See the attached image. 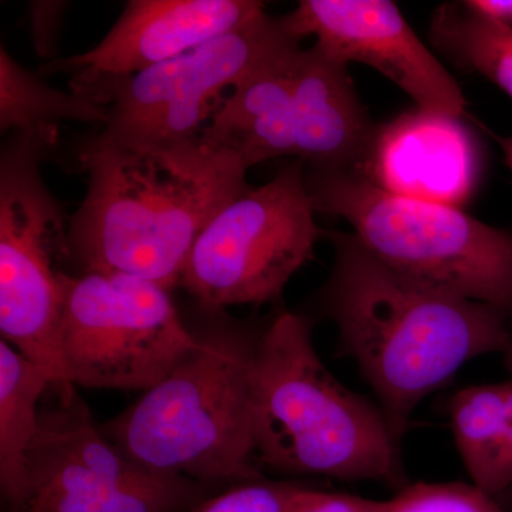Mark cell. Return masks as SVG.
<instances>
[{
    "mask_svg": "<svg viewBox=\"0 0 512 512\" xmlns=\"http://www.w3.org/2000/svg\"><path fill=\"white\" fill-rule=\"evenodd\" d=\"M488 133H490L491 137H493L494 140L497 141L498 144H500V147L503 148L505 164H507V167L510 168L512 173V136L501 137L497 136V134L491 133V131H488Z\"/></svg>",
    "mask_w": 512,
    "mask_h": 512,
    "instance_id": "25",
    "label": "cell"
},
{
    "mask_svg": "<svg viewBox=\"0 0 512 512\" xmlns=\"http://www.w3.org/2000/svg\"><path fill=\"white\" fill-rule=\"evenodd\" d=\"M503 355L505 367L510 372V377L504 380L505 389H507V439H505L503 457L495 476L494 497L512 487V345Z\"/></svg>",
    "mask_w": 512,
    "mask_h": 512,
    "instance_id": "23",
    "label": "cell"
},
{
    "mask_svg": "<svg viewBox=\"0 0 512 512\" xmlns=\"http://www.w3.org/2000/svg\"><path fill=\"white\" fill-rule=\"evenodd\" d=\"M316 212L343 218L377 261L436 291L512 318V232L448 207L402 197L345 168H308Z\"/></svg>",
    "mask_w": 512,
    "mask_h": 512,
    "instance_id": "5",
    "label": "cell"
},
{
    "mask_svg": "<svg viewBox=\"0 0 512 512\" xmlns=\"http://www.w3.org/2000/svg\"><path fill=\"white\" fill-rule=\"evenodd\" d=\"M52 377L0 340V488L20 511L29 500L28 456L40 426L37 404Z\"/></svg>",
    "mask_w": 512,
    "mask_h": 512,
    "instance_id": "15",
    "label": "cell"
},
{
    "mask_svg": "<svg viewBox=\"0 0 512 512\" xmlns=\"http://www.w3.org/2000/svg\"><path fill=\"white\" fill-rule=\"evenodd\" d=\"M377 124L356 93L348 64L318 47H289L225 97L202 141L248 168L293 157L309 168L356 170Z\"/></svg>",
    "mask_w": 512,
    "mask_h": 512,
    "instance_id": "6",
    "label": "cell"
},
{
    "mask_svg": "<svg viewBox=\"0 0 512 512\" xmlns=\"http://www.w3.org/2000/svg\"><path fill=\"white\" fill-rule=\"evenodd\" d=\"M86 197L69 256L84 272L126 274L171 291L212 218L247 191L249 168L202 138L168 147L84 143Z\"/></svg>",
    "mask_w": 512,
    "mask_h": 512,
    "instance_id": "2",
    "label": "cell"
},
{
    "mask_svg": "<svg viewBox=\"0 0 512 512\" xmlns=\"http://www.w3.org/2000/svg\"><path fill=\"white\" fill-rule=\"evenodd\" d=\"M484 170L483 143L463 117L414 107L377 124L353 171L393 194L463 208L480 188Z\"/></svg>",
    "mask_w": 512,
    "mask_h": 512,
    "instance_id": "13",
    "label": "cell"
},
{
    "mask_svg": "<svg viewBox=\"0 0 512 512\" xmlns=\"http://www.w3.org/2000/svg\"><path fill=\"white\" fill-rule=\"evenodd\" d=\"M387 500L359 495L326 493L306 487L291 512H386Z\"/></svg>",
    "mask_w": 512,
    "mask_h": 512,
    "instance_id": "21",
    "label": "cell"
},
{
    "mask_svg": "<svg viewBox=\"0 0 512 512\" xmlns=\"http://www.w3.org/2000/svg\"><path fill=\"white\" fill-rule=\"evenodd\" d=\"M57 136L56 126L13 131L0 156V333L70 399L59 359L63 272L53 266L57 252L69 255L70 221L42 175Z\"/></svg>",
    "mask_w": 512,
    "mask_h": 512,
    "instance_id": "7",
    "label": "cell"
},
{
    "mask_svg": "<svg viewBox=\"0 0 512 512\" xmlns=\"http://www.w3.org/2000/svg\"><path fill=\"white\" fill-rule=\"evenodd\" d=\"M305 164L249 187L195 241L180 286L211 311L276 301L326 237L315 222Z\"/></svg>",
    "mask_w": 512,
    "mask_h": 512,
    "instance_id": "10",
    "label": "cell"
},
{
    "mask_svg": "<svg viewBox=\"0 0 512 512\" xmlns=\"http://www.w3.org/2000/svg\"><path fill=\"white\" fill-rule=\"evenodd\" d=\"M284 16H258L232 32L128 76L73 77L72 92L106 107L96 146L168 147L200 140L237 87L271 57L298 46Z\"/></svg>",
    "mask_w": 512,
    "mask_h": 512,
    "instance_id": "8",
    "label": "cell"
},
{
    "mask_svg": "<svg viewBox=\"0 0 512 512\" xmlns=\"http://www.w3.org/2000/svg\"><path fill=\"white\" fill-rule=\"evenodd\" d=\"M386 512H507L473 483L409 484L387 500Z\"/></svg>",
    "mask_w": 512,
    "mask_h": 512,
    "instance_id": "19",
    "label": "cell"
},
{
    "mask_svg": "<svg viewBox=\"0 0 512 512\" xmlns=\"http://www.w3.org/2000/svg\"><path fill=\"white\" fill-rule=\"evenodd\" d=\"M264 13L265 3L258 0H130L99 45L53 60L43 70L128 76L185 55Z\"/></svg>",
    "mask_w": 512,
    "mask_h": 512,
    "instance_id": "14",
    "label": "cell"
},
{
    "mask_svg": "<svg viewBox=\"0 0 512 512\" xmlns=\"http://www.w3.org/2000/svg\"><path fill=\"white\" fill-rule=\"evenodd\" d=\"M59 359L64 383L147 392L201 345L170 291L126 274H64Z\"/></svg>",
    "mask_w": 512,
    "mask_h": 512,
    "instance_id": "9",
    "label": "cell"
},
{
    "mask_svg": "<svg viewBox=\"0 0 512 512\" xmlns=\"http://www.w3.org/2000/svg\"><path fill=\"white\" fill-rule=\"evenodd\" d=\"M28 478L20 512H181L205 495L198 481L153 473L124 456L76 396L40 414Z\"/></svg>",
    "mask_w": 512,
    "mask_h": 512,
    "instance_id": "11",
    "label": "cell"
},
{
    "mask_svg": "<svg viewBox=\"0 0 512 512\" xmlns=\"http://www.w3.org/2000/svg\"><path fill=\"white\" fill-rule=\"evenodd\" d=\"M106 107L76 92H60L0 47V130L25 131L60 121L106 123Z\"/></svg>",
    "mask_w": 512,
    "mask_h": 512,
    "instance_id": "18",
    "label": "cell"
},
{
    "mask_svg": "<svg viewBox=\"0 0 512 512\" xmlns=\"http://www.w3.org/2000/svg\"><path fill=\"white\" fill-rule=\"evenodd\" d=\"M497 501L507 512H512V487L505 490L503 494L497 495Z\"/></svg>",
    "mask_w": 512,
    "mask_h": 512,
    "instance_id": "26",
    "label": "cell"
},
{
    "mask_svg": "<svg viewBox=\"0 0 512 512\" xmlns=\"http://www.w3.org/2000/svg\"><path fill=\"white\" fill-rule=\"evenodd\" d=\"M305 488L264 478L244 481L217 497L207 498L190 512H291Z\"/></svg>",
    "mask_w": 512,
    "mask_h": 512,
    "instance_id": "20",
    "label": "cell"
},
{
    "mask_svg": "<svg viewBox=\"0 0 512 512\" xmlns=\"http://www.w3.org/2000/svg\"><path fill=\"white\" fill-rule=\"evenodd\" d=\"M284 20L296 39L315 36V46L325 55L373 67L409 94L419 109L464 117L463 90L414 33L396 3L302 0Z\"/></svg>",
    "mask_w": 512,
    "mask_h": 512,
    "instance_id": "12",
    "label": "cell"
},
{
    "mask_svg": "<svg viewBox=\"0 0 512 512\" xmlns=\"http://www.w3.org/2000/svg\"><path fill=\"white\" fill-rule=\"evenodd\" d=\"M251 434L259 463L289 476L409 485L379 406L323 365L305 316L282 312L256 343Z\"/></svg>",
    "mask_w": 512,
    "mask_h": 512,
    "instance_id": "3",
    "label": "cell"
},
{
    "mask_svg": "<svg viewBox=\"0 0 512 512\" xmlns=\"http://www.w3.org/2000/svg\"><path fill=\"white\" fill-rule=\"evenodd\" d=\"M335 264L320 291L339 348L372 387L402 444L417 407L470 360L512 345L508 316L485 303L417 284L387 268L345 232H326Z\"/></svg>",
    "mask_w": 512,
    "mask_h": 512,
    "instance_id": "1",
    "label": "cell"
},
{
    "mask_svg": "<svg viewBox=\"0 0 512 512\" xmlns=\"http://www.w3.org/2000/svg\"><path fill=\"white\" fill-rule=\"evenodd\" d=\"M451 430L468 476L493 495L495 476L507 439L505 383L480 384L460 390L451 399Z\"/></svg>",
    "mask_w": 512,
    "mask_h": 512,
    "instance_id": "16",
    "label": "cell"
},
{
    "mask_svg": "<svg viewBox=\"0 0 512 512\" xmlns=\"http://www.w3.org/2000/svg\"><path fill=\"white\" fill-rule=\"evenodd\" d=\"M431 43L467 72L480 74L512 99V28L481 18L460 3L434 12Z\"/></svg>",
    "mask_w": 512,
    "mask_h": 512,
    "instance_id": "17",
    "label": "cell"
},
{
    "mask_svg": "<svg viewBox=\"0 0 512 512\" xmlns=\"http://www.w3.org/2000/svg\"><path fill=\"white\" fill-rule=\"evenodd\" d=\"M258 338L225 328L201 338L163 382L101 433L153 473L198 483L259 480L251 434L252 362Z\"/></svg>",
    "mask_w": 512,
    "mask_h": 512,
    "instance_id": "4",
    "label": "cell"
},
{
    "mask_svg": "<svg viewBox=\"0 0 512 512\" xmlns=\"http://www.w3.org/2000/svg\"><path fill=\"white\" fill-rule=\"evenodd\" d=\"M67 8L66 2H30V36L37 55L52 56L56 52L57 35Z\"/></svg>",
    "mask_w": 512,
    "mask_h": 512,
    "instance_id": "22",
    "label": "cell"
},
{
    "mask_svg": "<svg viewBox=\"0 0 512 512\" xmlns=\"http://www.w3.org/2000/svg\"><path fill=\"white\" fill-rule=\"evenodd\" d=\"M463 5L481 18L512 28V0H466Z\"/></svg>",
    "mask_w": 512,
    "mask_h": 512,
    "instance_id": "24",
    "label": "cell"
}]
</instances>
